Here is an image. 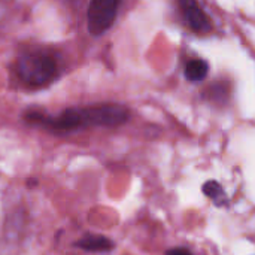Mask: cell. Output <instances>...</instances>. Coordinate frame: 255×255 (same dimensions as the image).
<instances>
[{
  "instance_id": "cell-1",
  "label": "cell",
  "mask_w": 255,
  "mask_h": 255,
  "mask_svg": "<svg viewBox=\"0 0 255 255\" xmlns=\"http://www.w3.org/2000/svg\"><path fill=\"white\" fill-rule=\"evenodd\" d=\"M16 73L27 85L42 87L55 78L57 64L51 57L45 54H24L16 61Z\"/></svg>"
},
{
  "instance_id": "cell-2",
  "label": "cell",
  "mask_w": 255,
  "mask_h": 255,
  "mask_svg": "<svg viewBox=\"0 0 255 255\" xmlns=\"http://www.w3.org/2000/svg\"><path fill=\"white\" fill-rule=\"evenodd\" d=\"M79 115H81L82 126H103V127L121 126L130 117L127 108L114 103L79 109Z\"/></svg>"
},
{
  "instance_id": "cell-3",
  "label": "cell",
  "mask_w": 255,
  "mask_h": 255,
  "mask_svg": "<svg viewBox=\"0 0 255 255\" xmlns=\"http://www.w3.org/2000/svg\"><path fill=\"white\" fill-rule=\"evenodd\" d=\"M120 0H91L88 7V28L91 34L105 33L117 16Z\"/></svg>"
},
{
  "instance_id": "cell-4",
  "label": "cell",
  "mask_w": 255,
  "mask_h": 255,
  "mask_svg": "<svg viewBox=\"0 0 255 255\" xmlns=\"http://www.w3.org/2000/svg\"><path fill=\"white\" fill-rule=\"evenodd\" d=\"M181 4V9L184 12V16L188 21V25L191 27L193 31L205 34L209 33L212 25L209 18L206 16V13L202 10V7L199 6L197 0H178Z\"/></svg>"
},
{
  "instance_id": "cell-5",
  "label": "cell",
  "mask_w": 255,
  "mask_h": 255,
  "mask_svg": "<svg viewBox=\"0 0 255 255\" xmlns=\"http://www.w3.org/2000/svg\"><path fill=\"white\" fill-rule=\"evenodd\" d=\"M78 248H82V250H87V251H109L114 248V244L111 239L105 238V236H99V235H90V236H85L82 239H79L76 244H75Z\"/></svg>"
},
{
  "instance_id": "cell-6",
  "label": "cell",
  "mask_w": 255,
  "mask_h": 255,
  "mask_svg": "<svg viewBox=\"0 0 255 255\" xmlns=\"http://www.w3.org/2000/svg\"><path fill=\"white\" fill-rule=\"evenodd\" d=\"M209 66L205 60H190L185 66V78L191 82H199L203 81L208 76Z\"/></svg>"
},
{
  "instance_id": "cell-7",
  "label": "cell",
  "mask_w": 255,
  "mask_h": 255,
  "mask_svg": "<svg viewBox=\"0 0 255 255\" xmlns=\"http://www.w3.org/2000/svg\"><path fill=\"white\" fill-rule=\"evenodd\" d=\"M203 193L218 206H227L229 205V199H227L224 188L215 181H208L203 185Z\"/></svg>"
},
{
  "instance_id": "cell-8",
  "label": "cell",
  "mask_w": 255,
  "mask_h": 255,
  "mask_svg": "<svg viewBox=\"0 0 255 255\" xmlns=\"http://www.w3.org/2000/svg\"><path fill=\"white\" fill-rule=\"evenodd\" d=\"M208 94H209V99H211V100H215V102H218V103H223V102H226L227 97H229V90H227L224 85L218 84V85L211 87V88L208 90Z\"/></svg>"
},
{
  "instance_id": "cell-9",
  "label": "cell",
  "mask_w": 255,
  "mask_h": 255,
  "mask_svg": "<svg viewBox=\"0 0 255 255\" xmlns=\"http://www.w3.org/2000/svg\"><path fill=\"white\" fill-rule=\"evenodd\" d=\"M166 255H193L187 248H173L170 251H167Z\"/></svg>"
}]
</instances>
